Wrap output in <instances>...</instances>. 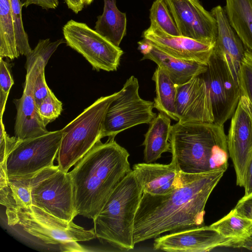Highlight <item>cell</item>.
I'll list each match as a JSON object with an SVG mask.
<instances>
[{
	"instance_id": "obj_1",
	"label": "cell",
	"mask_w": 252,
	"mask_h": 252,
	"mask_svg": "<svg viewBox=\"0 0 252 252\" xmlns=\"http://www.w3.org/2000/svg\"><path fill=\"white\" fill-rule=\"evenodd\" d=\"M225 172L182 173L181 183L170 192L164 195L143 192L134 220V245L166 232L203 226L206 204Z\"/></svg>"
},
{
	"instance_id": "obj_2",
	"label": "cell",
	"mask_w": 252,
	"mask_h": 252,
	"mask_svg": "<svg viewBox=\"0 0 252 252\" xmlns=\"http://www.w3.org/2000/svg\"><path fill=\"white\" fill-rule=\"evenodd\" d=\"M129 154L114 138L97 142L68 172L76 215L94 220L124 177L132 170Z\"/></svg>"
},
{
	"instance_id": "obj_3",
	"label": "cell",
	"mask_w": 252,
	"mask_h": 252,
	"mask_svg": "<svg viewBox=\"0 0 252 252\" xmlns=\"http://www.w3.org/2000/svg\"><path fill=\"white\" fill-rule=\"evenodd\" d=\"M169 142L171 161L181 173L196 174L228 168L223 126L177 122L172 126Z\"/></svg>"
},
{
	"instance_id": "obj_4",
	"label": "cell",
	"mask_w": 252,
	"mask_h": 252,
	"mask_svg": "<svg viewBox=\"0 0 252 252\" xmlns=\"http://www.w3.org/2000/svg\"><path fill=\"white\" fill-rule=\"evenodd\" d=\"M8 225L36 244L60 252H84L78 243L96 238L94 228L87 230L66 222L41 209L31 205L20 209L6 208Z\"/></svg>"
},
{
	"instance_id": "obj_5",
	"label": "cell",
	"mask_w": 252,
	"mask_h": 252,
	"mask_svg": "<svg viewBox=\"0 0 252 252\" xmlns=\"http://www.w3.org/2000/svg\"><path fill=\"white\" fill-rule=\"evenodd\" d=\"M143 193L142 186L132 170L93 220L96 237L119 251L133 249L134 220Z\"/></svg>"
},
{
	"instance_id": "obj_6",
	"label": "cell",
	"mask_w": 252,
	"mask_h": 252,
	"mask_svg": "<svg viewBox=\"0 0 252 252\" xmlns=\"http://www.w3.org/2000/svg\"><path fill=\"white\" fill-rule=\"evenodd\" d=\"M119 93L98 98L62 129L63 137L57 157L61 170L68 172L104 137L106 114Z\"/></svg>"
},
{
	"instance_id": "obj_7",
	"label": "cell",
	"mask_w": 252,
	"mask_h": 252,
	"mask_svg": "<svg viewBox=\"0 0 252 252\" xmlns=\"http://www.w3.org/2000/svg\"><path fill=\"white\" fill-rule=\"evenodd\" d=\"M32 205L66 222L73 221L75 213L72 182L68 172L58 165L45 168L33 176Z\"/></svg>"
},
{
	"instance_id": "obj_8",
	"label": "cell",
	"mask_w": 252,
	"mask_h": 252,
	"mask_svg": "<svg viewBox=\"0 0 252 252\" xmlns=\"http://www.w3.org/2000/svg\"><path fill=\"white\" fill-rule=\"evenodd\" d=\"M138 80L131 76L118 96L110 104L104 125V137L115 138L120 132L135 126L150 124L156 117L154 102L146 100L139 94Z\"/></svg>"
},
{
	"instance_id": "obj_9",
	"label": "cell",
	"mask_w": 252,
	"mask_h": 252,
	"mask_svg": "<svg viewBox=\"0 0 252 252\" xmlns=\"http://www.w3.org/2000/svg\"><path fill=\"white\" fill-rule=\"evenodd\" d=\"M63 137L62 129L18 140L6 159L8 176L27 175L54 166Z\"/></svg>"
},
{
	"instance_id": "obj_10",
	"label": "cell",
	"mask_w": 252,
	"mask_h": 252,
	"mask_svg": "<svg viewBox=\"0 0 252 252\" xmlns=\"http://www.w3.org/2000/svg\"><path fill=\"white\" fill-rule=\"evenodd\" d=\"M63 32L66 45L81 54L94 69L117 70L123 51L86 24L70 20Z\"/></svg>"
},
{
	"instance_id": "obj_11",
	"label": "cell",
	"mask_w": 252,
	"mask_h": 252,
	"mask_svg": "<svg viewBox=\"0 0 252 252\" xmlns=\"http://www.w3.org/2000/svg\"><path fill=\"white\" fill-rule=\"evenodd\" d=\"M200 76L209 91L214 123L223 126L233 116L241 96L238 82L225 61L212 52L207 70Z\"/></svg>"
},
{
	"instance_id": "obj_12",
	"label": "cell",
	"mask_w": 252,
	"mask_h": 252,
	"mask_svg": "<svg viewBox=\"0 0 252 252\" xmlns=\"http://www.w3.org/2000/svg\"><path fill=\"white\" fill-rule=\"evenodd\" d=\"M47 50L45 44L38 43L26 56V62L33 63L25 67L27 74L23 94L21 98L14 100L17 110L14 134L20 140L39 136L49 132L39 115L34 97V86L40 70V61Z\"/></svg>"
},
{
	"instance_id": "obj_13",
	"label": "cell",
	"mask_w": 252,
	"mask_h": 252,
	"mask_svg": "<svg viewBox=\"0 0 252 252\" xmlns=\"http://www.w3.org/2000/svg\"><path fill=\"white\" fill-rule=\"evenodd\" d=\"M180 35L215 44L218 34L216 19L199 0H164Z\"/></svg>"
},
{
	"instance_id": "obj_14",
	"label": "cell",
	"mask_w": 252,
	"mask_h": 252,
	"mask_svg": "<svg viewBox=\"0 0 252 252\" xmlns=\"http://www.w3.org/2000/svg\"><path fill=\"white\" fill-rule=\"evenodd\" d=\"M242 246L238 240L222 236L210 225H203L158 237L153 249L170 252H205L218 247L236 248Z\"/></svg>"
},
{
	"instance_id": "obj_15",
	"label": "cell",
	"mask_w": 252,
	"mask_h": 252,
	"mask_svg": "<svg viewBox=\"0 0 252 252\" xmlns=\"http://www.w3.org/2000/svg\"><path fill=\"white\" fill-rule=\"evenodd\" d=\"M227 143L236 174V184L242 187L245 169L252 152V107L244 95H241L231 117Z\"/></svg>"
},
{
	"instance_id": "obj_16",
	"label": "cell",
	"mask_w": 252,
	"mask_h": 252,
	"mask_svg": "<svg viewBox=\"0 0 252 252\" xmlns=\"http://www.w3.org/2000/svg\"><path fill=\"white\" fill-rule=\"evenodd\" d=\"M142 37L151 45L164 53L180 59L199 62L207 65L214 45L201 42L165 32L157 24L151 22Z\"/></svg>"
},
{
	"instance_id": "obj_17",
	"label": "cell",
	"mask_w": 252,
	"mask_h": 252,
	"mask_svg": "<svg viewBox=\"0 0 252 252\" xmlns=\"http://www.w3.org/2000/svg\"><path fill=\"white\" fill-rule=\"evenodd\" d=\"M176 112L178 122H214L209 91L200 75L178 86Z\"/></svg>"
},
{
	"instance_id": "obj_18",
	"label": "cell",
	"mask_w": 252,
	"mask_h": 252,
	"mask_svg": "<svg viewBox=\"0 0 252 252\" xmlns=\"http://www.w3.org/2000/svg\"><path fill=\"white\" fill-rule=\"evenodd\" d=\"M211 13L218 25L213 52L225 61L234 78L239 83V72L246 49L230 25L224 8L218 5L211 9Z\"/></svg>"
},
{
	"instance_id": "obj_19",
	"label": "cell",
	"mask_w": 252,
	"mask_h": 252,
	"mask_svg": "<svg viewBox=\"0 0 252 252\" xmlns=\"http://www.w3.org/2000/svg\"><path fill=\"white\" fill-rule=\"evenodd\" d=\"M138 50L143 55L141 60H150L155 62L177 85L187 83L207 70V65L170 56L142 39L138 42Z\"/></svg>"
},
{
	"instance_id": "obj_20",
	"label": "cell",
	"mask_w": 252,
	"mask_h": 252,
	"mask_svg": "<svg viewBox=\"0 0 252 252\" xmlns=\"http://www.w3.org/2000/svg\"><path fill=\"white\" fill-rule=\"evenodd\" d=\"M142 186L143 192L152 195L166 194L181 183L182 173L172 161L168 164L140 163L132 170Z\"/></svg>"
},
{
	"instance_id": "obj_21",
	"label": "cell",
	"mask_w": 252,
	"mask_h": 252,
	"mask_svg": "<svg viewBox=\"0 0 252 252\" xmlns=\"http://www.w3.org/2000/svg\"><path fill=\"white\" fill-rule=\"evenodd\" d=\"M35 173L8 176L6 165H0V204L6 208L11 209H20L32 205V179Z\"/></svg>"
},
{
	"instance_id": "obj_22",
	"label": "cell",
	"mask_w": 252,
	"mask_h": 252,
	"mask_svg": "<svg viewBox=\"0 0 252 252\" xmlns=\"http://www.w3.org/2000/svg\"><path fill=\"white\" fill-rule=\"evenodd\" d=\"M149 125L142 144L144 161L148 163L159 158L162 153L170 152L169 137L172 128L170 118L160 112Z\"/></svg>"
},
{
	"instance_id": "obj_23",
	"label": "cell",
	"mask_w": 252,
	"mask_h": 252,
	"mask_svg": "<svg viewBox=\"0 0 252 252\" xmlns=\"http://www.w3.org/2000/svg\"><path fill=\"white\" fill-rule=\"evenodd\" d=\"M103 11L97 17L94 30L114 45L119 47L126 34V13L120 11L116 0H103Z\"/></svg>"
},
{
	"instance_id": "obj_24",
	"label": "cell",
	"mask_w": 252,
	"mask_h": 252,
	"mask_svg": "<svg viewBox=\"0 0 252 252\" xmlns=\"http://www.w3.org/2000/svg\"><path fill=\"white\" fill-rule=\"evenodd\" d=\"M224 9L245 49L252 52V0H225Z\"/></svg>"
},
{
	"instance_id": "obj_25",
	"label": "cell",
	"mask_w": 252,
	"mask_h": 252,
	"mask_svg": "<svg viewBox=\"0 0 252 252\" xmlns=\"http://www.w3.org/2000/svg\"><path fill=\"white\" fill-rule=\"evenodd\" d=\"M152 80L155 83L156 91L154 108L178 122L176 112L178 85L158 66L154 73Z\"/></svg>"
},
{
	"instance_id": "obj_26",
	"label": "cell",
	"mask_w": 252,
	"mask_h": 252,
	"mask_svg": "<svg viewBox=\"0 0 252 252\" xmlns=\"http://www.w3.org/2000/svg\"><path fill=\"white\" fill-rule=\"evenodd\" d=\"M19 56L10 0H0V58L13 60Z\"/></svg>"
},
{
	"instance_id": "obj_27",
	"label": "cell",
	"mask_w": 252,
	"mask_h": 252,
	"mask_svg": "<svg viewBox=\"0 0 252 252\" xmlns=\"http://www.w3.org/2000/svg\"><path fill=\"white\" fill-rule=\"evenodd\" d=\"M210 226L222 236L238 240L243 245L245 241L251 236L252 219L238 215L232 209Z\"/></svg>"
},
{
	"instance_id": "obj_28",
	"label": "cell",
	"mask_w": 252,
	"mask_h": 252,
	"mask_svg": "<svg viewBox=\"0 0 252 252\" xmlns=\"http://www.w3.org/2000/svg\"><path fill=\"white\" fill-rule=\"evenodd\" d=\"M150 22L157 24L165 32L180 35L178 29L164 0H155L150 9Z\"/></svg>"
},
{
	"instance_id": "obj_29",
	"label": "cell",
	"mask_w": 252,
	"mask_h": 252,
	"mask_svg": "<svg viewBox=\"0 0 252 252\" xmlns=\"http://www.w3.org/2000/svg\"><path fill=\"white\" fill-rule=\"evenodd\" d=\"M10 2L17 50L20 55L27 56L32 49L30 46L28 35L23 25L21 1L20 0H10Z\"/></svg>"
},
{
	"instance_id": "obj_30",
	"label": "cell",
	"mask_w": 252,
	"mask_h": 252,
	"mask_svg": "<svg viewBox=\"0 0 252 252\" xmlns=\"http://www.w3.org/2000/svg\"><path fill=\"white\" fill-rule=\"evenodd\" d=\"M241 95L245 96L252 107V52L245 50L238 76Z\"/></svg>"
},
{
	"instance_id": "obj_31",
	"label": "cell",
	"mask_w": 252,
	"mask_h": 252,
	"mask_svg": "<svg viewBox=\"0 0 252 252\" xmlns=\"http://www.w3.org/2000/svg\"><path fill=\"white\" fill-rule=\"evenodd\" d=\"M39 115L46 126L55 121L63 111V103L51 91L37 105Z\"/></svg>"
},
{
	"instance_id": "obj_32",
	"label": "cell",
	"mask_w": 252,
	"mask_h": 252,
	"mask_svg": "<svg viewBox=\"0 0 252 252\" xmlns=\"http://www.w3.org/2000/svg\"><path fill=\"white\" fill-rule=\"evenodd\" d=\"M11 64L0 58V116L2 117L10 90L14 84Z\"/></svg>"
},
{
	"instance_id": "obj_33",
	"label": "cell",
	"mask_w": 252,
	"mask_h": 252,
	"mask_svg": "<svg viewBox=\"0 0 252 252\" xmlns=\"http://www.w3.org/2000/svg\"><path fill=\"white\" fill-rule=\"evenodd\" d=\"M0 163L6 162L7 157L18 141L15 136L10 137L6 133L0 117Z\"/></svg>"
},
{
	"instance_id": "obj_34",
	"label": "cell",
	"mask_w": 252,
	"mask_h": 252,
	"mask_svg": "<svg viewBox=\"0 0 252 252\" xmlns=\"http://www.w3.org/2000/svg\"><path fill=\"white\" fill-rule=\"evenodd\" d=\"M233 210L237 215L252 219V194L244 196L238 201Z\"/></svg>"
},
{
	"instance_id": "obj_35",
	"label": "cell",
	"mask_w": 252,
	"mask_h": 252,
	"mask_svg": "<svg viewBox=\"0 0 252 252\" xmlns=\"http://www.w3.org/2000/svg\"><path fill=\"white\" fill-rule=\"evenodd\" d=\"M244 196L252 194V152L247 163L244 176Z\"/></svg>"
},
{
	"instance_id": "obj_36",
	"label": "cell",
	"mask_w": 252,
	"mask_h": 252,
	"mask_svg": "<svg viewBox=\"0 0 252 252\" xmlns=\"http://www.w3.org/2000/svg\"><path fill=\"white\" fill-rule=\"evenodd\" d=\"M21 1L22 7L26 8L30 5L35 4L46 10L56 9L59 4V0H21Z\"/></svg>"
},
{
	"instance_id": "obj_37",
	"label": "cell",
	"mask_w": 252,
	"mask_h": 252,
	"mask_svg": "<svg viewBox=\"0 0 252 252\" xmlns=\"http://www.w3.org/2000/svg\"><path fill=\"white\" fill-rule=\"evenodd\" d=\"M68 8L76 14L84 8L85 5L83 0H63Z\"/></svg>"
},
{
	"instance_id": "obj_38",
	"label": "cell",
	"mask_w": 252,
	"mask_h": 252,
	"mask_svg": "<svg viewBox=\"0 0 252 252\" xmlns=\"http://www.w3.org/2000/svg\"><path fill=\"white\" fill-rule=\"evenodd\" d=\"M93 1L94 0H83L85 5H90L93 2Z\"/></svg>"
},
{
	"instance_id": "obj_39",
	"label": "cell",
	"mask_w": 252,
	"mask_h": 252,
	"mask_svg": "<svg viewBox=\"0 0 252 252\" xmlns=\"http://www.w3.org/2000/svg\"><path fill=\"white\" fill-rule=\"evenodd\" d=\"M251 236L252 237V229H251Z\"/></svg>"
}]
</instances>
